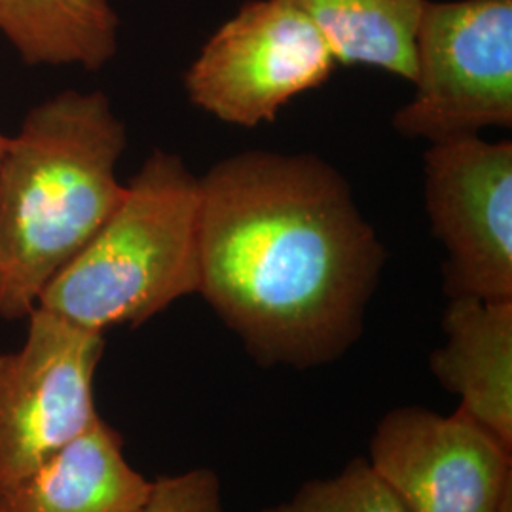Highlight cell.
<instances>
[{"label": "cell", "instance_id": "5b68a950", "mask_svg": "<svg viewBox=\"0 0 512 512\" xmlns=\"http://www.w3.org/2000/svg\"><path fill=\"white\" fill-rule=\"evenodd\" d=\"M336 65L327 40L291 0H249L205 42L184 73V92L220 122L253 129L323 86Z\"/></svg>", "mask_w": 512, "mask_h": 512}, {"label": "cell", "instance_id": "7c38bea8", "mask_svg": "<svg viewBox=\"0 0 512 512\" xmlns=\"http://www.w3.org/2000/svg\"><path fill=\"white\" fill-rule=\"evenodd\" d=\"M327 40L336 63L365 65L408 82L425 0H291Z\"/></svg>", "mask_w": 512, "mask_h": 512}, {"label": "cell", "instance_id": "9a60e30c", "mask_svg": "<svg viewBox=\"0 0 512 512\" xmlns=\"http://www.w3.org/2000/svg\"><path fill=\"white\" fill-rule=\"evenodd\" d=\"M6 141H8V137H4V135L0 133V158H2V152H4V147H6Z\"/></svg>", "mask_w": 512, "mask_h": 512}, {"label": "cell", "instance_id": "8992f818", "mask_svg": "<svg viewBox=\"0 0 512 512\" xmlns=\"http://www.w3.org/2000/svg\"><path fill=\"white\" fill-rule=\"evenodd\" d=\"M105 334L35 308L23 346L0 355V494L99 418L93 380Z\"/></svg>", "mask_w": 512, "mask_h": 512}, {"label": "cell", "instance_id": "4fadbf2b", "mask_svg": "<svg viewBox=\"0 0 512 512\" xmlns=\"http://www.w3.org/2000/svg\"><path fill=\"white\" fill-rule=\"evenodd\" d=\"M262 512H408L401 497L365 458L334 478L306 482L291 501Z\"/></svg>", "mask_w": 512, "mask_h": 512}, {"label": "cell", "instance_id": "5bb4252c", "mask_svg": "<svg viewBox=\"0 0 512 512\" xmlns=\"http://www.w3.org/2000/svg\"><path fill=\"white\" fill-rule=\"evenodd\" d=\"M143 512H224L219 476L205 467L162 476L152 482Z\"/></svg>", "mask_w": 512, "mask_h": 512}, {"label": "cell", "instance_id": "8fae6325", "mask_svg": "<svg viewBox=\"0 0 512 512\" xmlns=\"http://www.w3.org/2000/svg\"><path fill=\"white\" fill-rule=\"evenodd\" d=\"M109 0H0V33L27 65L103 69L118 48Z\"/></svg>", "mask_w": 512, "mask_h": 512}, {"label": "cell", "instance_id": "9c48e42d", "mask_svg": "<svg viewBox=\"0 0 512 512\" xmlns=\"http://www.w3.org/2000/svg\"><path fill=\"white\" fill-rule=\"evenodd\" d=\"M442 329L431 372L458 395L461 412L512 450V300L450 298Z\"/></svg>", "mask_w": 512, "mask_h": 512}, {"label": "cell", "instance_id": "3957f363", "mask_svg": "<svg viewBox=\"0 0 512 512\" xmlns=\"http://www.w3.org/2000/svg\"><path fill=\"white\" fill-rule=\"evenodd\" d=\"M200 177L154 150L101 230L55 275L37 308L105 334L139 327L200 289Z\"/></svg>", "mask_w": 512, "mask_h": 512}, {"label": "cell", "instance_id": "7a4b0ae2", "mask_svg": "<svg viewBox=\"0 0 512 512\" xmlns=\"http://www.w3.org/2000/svg\"><path fill=\"white\" fill-rule=\"evenodd\" d=\"M128 131L101 92L57 93L31 110L0 158V317L38 298L124 196L116 165Z\"/></svg>", "mask_w": 512, "mask_h": 512}, {"label": "cell", "instance_id": "ba28073f", "mask_svg": "<svg viewBox=\"0 0 512 512\" xmlns=\"http://www.w3.org/2000/svg\"><path fill=\"white\" fill-rule=\"evenodd\" d=\"M368 461L408 512H512V450L459 408L391 410Z\"/></svg>", "mask_w": 512, "mask_h": 512}, {"label": "cell", "instance_id": "30bf717a", "mask_svg": "<svg viewBox=\"0 0 512 512\" xmlns=\"http://www.w3.org/2000/svg\"><path fill=\"white\" fill-rule=\"evenodd\" d=\"M152 482L124 456L122 435L101 416L88 431L0 494V512H143Z\"/></svg>", "mask_w": 512, "mask_h": 512}, {"label": "cell", "instance_id": "6da1fadb", "mask_svg": "<svg viewBox=\"0 0 512 512\" xmlns=\"http://www.w3.org/2000/svg\"><path fill=\"white\" fill-rule=\"evenodd\" d=\"M200 192L198 294L256 365L344 357L387 258L348 179L315 154L247 150L213 165Z\"/></svg>", "mask_w": 512, "mask_h": 512}, {"label": "cell", "instance_id": "277c9868", "mask_svg": "<svg viewBox=\"0 0 512 512\" xmlns=\"http://www.w3.org/2000/svg\"><path fill=\"white\" fill-rule=\"evenodd\" d=\"M412 99L393 128L439 143L512 128V0L423 4Z\"/></svg>", "mask_w": 512, "mask_h": 512}, {"label": "cell", "instance_id": "52a82bcc", "mask_svg": "<svg viewBox=\"0 0 512 512\" xmlns=\"http://www.w3.org/2000/svg\"><path fill=\"white\" fill-rule=\"evenodd\" d=\"M431 232L446 251L450 298L512 300V143L467 135L423 156Z\"/></svg>", "mask_w": 512, "mask_h": 512}]
</instances>
